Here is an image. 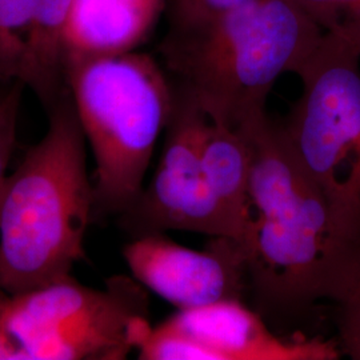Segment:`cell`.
I'll return each mask as SVG.
<instances>
[{
  "label": "cell",
  "instance_id": "14",
  "mask_svg": "<svg viewBox=\"0 0 360 360\" xmlns=\"http://www.w3.org/2000/svg\"><path fill=\"white\" fill-rule=\"evenodd\" d=\"M324 34L347 40L360 53V0H292Z\"/></svg>",
  "mask_w": 360,
  "mask_h": 360
},
{
  "label": "cell",
  "instance_id": "7",
  "mask_svg": "<svg viewBox=\"0 0 360 360\" xmlns=\"http://www.w3.org/2000/svg\"><path fill=\"white\" fill-rule=\"evenodd\" d=\"M174 83V80H172ZM174 107L154 176L144 184L136 202L117 217L129 238L167 231L235 238L207 183L200 156L206 114L174 83Z\"/></svg>",
  "mask_w": 360,
  "mask_h": 360
},
{
  "label": "cell",
  "instance_id": "11",
  "mask_svg": "<svg viewBox=\"0 0 360 360\" xmlns=\"http://www.w3.org/2000/svg\"><path fill=\"white\" fill-rule=\"evenodd\" d=\"M200 156L211 193L231 224L235 238L243 240L252 215V143L248 132L208 119L202 135Z\"/></svg>",
  "mask_w": 360,
  "mask_h": 360
},
{
  "label": "cell",
  "instance_id": "2",
  "mask_svg": "<svg viewBox=\"0 0 360 360\" xmlns=\"http://www.w3.org/2000/svg\"><path fill=\"white\" fill-rule=\"evenodd\" d=\"M324 35L292 0H248L202 23L169 28L159 51L174 83L211 122L239 129L269 115L276 80L297 74Z\"/></svg>",
  "mask_w": 360,
  "mask_h": 360
},
{
  "label": "cell",
  "instance_id": "15",
  "mask_svg": "<svg viewBox=\"0 0 360 360\" xmlns=\"http://www.w3.org/2000/svg\"><path fill=\"white\" fill-rule=\"evenodd\" d=\"M25 84L15 80L0 98V203L8 178V165L16 144L18 122Z\"/></svg>",
  "mask_w": 360,
  "mask_h": 360
},
{
  "label": "cell",
  "instance_id": "1",
  "mask_svg": "<svg viewBox=\"0 0 360 360\" xmlns=\"http://www.w3.org/2000/svg\"><path fill=\"white\" fill-rule=\"evenodd\" d=\"M252 143V215L245 232L248 294L263 318L348 302L360 285V245L338 229L321 193L269 115L243 127Z\"/></svg>",
  "mask_w": 360,
  "mask_h": 360
},
{
  "label": "cell",
  "instance_id": "8",
  "mask_svg": "<svg viewBox=\"0 0 360 360\" xmlns=\"http://www.w3.org/2000/svg\"><path fill=\"white\" fill-rule=\"evenodd\" d=\"M142 360H336L335 340L283 338L243 300L178 309L153 326L138 348Z\"/></svg>",
  "mask_w": 360,
  "mask_h": 360
},
{
  "label": "cell",
  "instance_id": "19",
  "mask_svg": "<svg viewBox=\"0 0 360 360\" xmlns=\"http://www.w3.org/2000/svg\"><path fill=\"white\" fill-rule=\"evenodd\" d=\"M10 84H11V83H10ZM7 87H8V84H6V86H1V84H0V98L3 96V94L7 90Z\"/></svg>",
  "mask_w": 360,
  "mask_h": 360
},
{
  "label": "cell",
  "instance_id": "5",
  "mask_svg": "<svg viewBox=\"0 0 360 360\" xmlns=\"http://www.w3.org/2000/svg\"><path fill=\"white\" fill-rule=\"evenodd\" d=\"M302 94L281 124L296 163L340 232L360 245V53L326 34L296 74Z\"/></svg>",
  "mask_w": 360,
  "mask_h": 360
},
{
  "label": "cell",
  "instance_id": "18",
  "mask_svg": "<svg viewBox=\"0 0 360 360\" xmlns=\"http://www.w3.org/2000/svg\"><path fill=\"white\" fill-rule=\"evenodd\" d=\"M10 295L0 288V360H26L8 323Z\"/></svg>",
  "mask_w": 360,
  "mask_h": 360
},
{
  "label": "cell",
  "instance_id": "10",
  "mask_svg": "<svg viewBox=\"0 0 360 360\" xmlns=\"http://www.w3.org/2000/svg\"><path fill=\"white\" fill-rule=\"evenodd\" d=\"M168 0H74L65 30V62L136 51Z\"/></svg>",
  "mask_w": 360,
  "mask_h": 360
},
{
  "label": "cell",
  "instance_id": "3",
  "mask_svg": "<svg viewBox=\"0 0 360 360\" xmlns=\"http://www.w3.org/2000/svg\"><path fill=\"white\" fill-rule=\"evenodd\" d=\"M47 112L46 135L8 174L0 203V288L8 295L70 275L86 259L94 220L87 142L70 92Z\"/></svg>",
  "mask_w": 360,
  "mask_h": 360
},
{
  "label": "cell",
  "instance_id": "4",
  "mask_svg": "<svg viewBox=\"0 0 360 360\" xmlns=\"http://www.w3.org/2000/svg\"><path fill=\"white\" fill-rule=\"evenodd\" d=\"M65 82L95 160L94 219L119 217L144 187L174 107V83L151 55L65 62Z\"/></svg>",
  "mask_w": 360,
  "mask_h": 360
},
{
  "label": "cell",
  "instance_id": "12",
  "mask_svg": "<svg viewBox=\"0 0 360 360\" xmlns=\"http://www.w3.org/2000/svg\"><path fill=\"white\" fill-rule=\"evenodd\" d=\"M74 0H37L19 82L46 110L68 92L65 37Z\"/></svg>",
  "mask_w": 360,
  "mask_h": 360
},
{
  "label": "cell",
  "instance_id": "13",
  "mask_svg": "<svg viewBox=\"0 0 360 360\" xmlns=\"http://www.w3.org/2000/svg\"><path fill=\"white\" fill-rule=\"evenodd\" d=\"M37 0H0V84L19 80Z\"/></svg>",
  "mask_w": 360,
  "mask_h": 360
},
{
  "label": "cell",
  "instance_id": "6",
  "mask_svg": "<svg viewBox=\"0 0 360 360\" xmlns=\"http://www.w3.org/2000/svg\"><path fill=\"white\" fill-rule=\"evenodd\" d=\"M146 290L134 276L91 288L70 274L10 295V330L26 360L126 359L153 327Z\"/></svg>",
  "mask_w": 360,
  "mask_h": 360
},
{
  "label": "cell",
  "instance_id": "16",
  "mask_svg": "<svg viewBox=\"0 0 360 360\" xmlns=\"http://www.w3.org/2000/svg\"><path fill=\"white\" fill-rule=\"evenodd\" d=\"M248 0H168L169 28H186L202 23Z\"/></svg>",
  "mask_w": 360,
  "mask_h": 360
},
{
  "label": "cell",
  "instance_id": "9",
  "mask_svg": "<svg viewBox=\"0 0 360 360\" xmlns=\"http://www.w3.org/2000/svg\"><path fill=\"white\" fill-rule=\"evenodd\" d=\"M123 257L139 283L178 309L243 300L248 294L247 248L239 239L214 236L203 250H193L166 233H150L132 238Z\"/></svg>",
  "mask_w": 360,
  "mask_h": 360
},
{
  "label": "cell",
  "instance_id": "17",
  "mask_svg": "<svg viewBox=\"0 0 360 360\" xmlns=\"http://www.w3.org/2000/svg\"><path fill=\"white\" fill-rule=\"evenodd\" d=\"M335 311L336 342L342 355L360 360V285L355 295L346 303L336 306Z\"/></svg>",
  "mask_w": 360,
  "mask_h": 360
}]
</instances>
